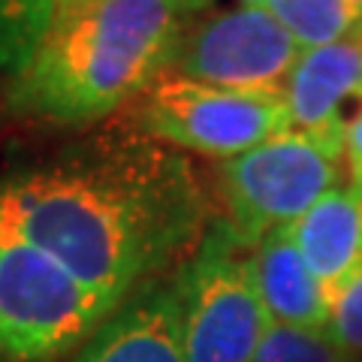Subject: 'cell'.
I'll use <instances>...</instances> for the list:
<instances>
[{
	"instance_id": "obj_1",
	"label": "cell",
	"mask_w": 362,
	"mask_h": 362,
	"mask_svg": "<svg viewBox=\"0 0 362 362\" xmlns=\"http://www.w3.org/2000/svg\"><path fill=\"white\" fill-rule=\"evenodd\" d=\"M202 223L194 166L142 130L103 133L0 175V233L118 302L197 251Z\"/></svg>"
},
{
	"instance_id": "obj_2",
	"label": "cell",
	"mask_w": 362,
	"mask_h": 362,
	"mask_svg": "<svg viewBox=\"0 0 362 362\" xmlns=\"http://www.w3.org/2000/svg\"><path fill=\"white\" fill-rule=\"evenodd\" d=\"M181 16L169 0H54L30 64L6 85V109L52 127L115 115L169 73Z\"/></svg>"
},
{
	"instance_id": "obj_3",
	"label": "cell",
	"mask_w": 362,
	"mask_h": 362,
	"mask_svg": "<svg viewBox=\"0 0 362 362\" xmlns=\"http://www.w3.org/2000/svg\"><path fill=\"white\" fill-rule=\"evenodd\" d=\"M124 302L58 259L0 233V359L49 362L85 344Z\"/></svg>"
},
{
	"instance_id": "obj_4",
	"label": "cell",
	"mask_w": 362,
	"mask_h": 362,
	"mask_svg": "<svg viewBox=\"0 0 362 362\" xmlns=\"http://www.w3.org/2000/svg\"><path fill=\"white\" fill-rule=\"evenodd\" d=\"M344 148L302 133H281L221 166L226 230L242 247L299 221L338 187Z\"/></svg>"
},
{
	"instance_id": "obj_5",
	"label": "cell",
	"mask_w": 362,
	"mask_h": 362,
	"mask_svg": "<svg viewBox=\"0 0 362 362\" xmlns=\"http://www.w3.org/2000/svg\"><path fill=\"white\" fill-rule=\"evenodd\" d=\"M175 290L185 362L254 359L272 323L254 290L247 257H242V245L226 226L199 242Z\"/></svg>"
},
{
	"instance_id": "obj_6",
	"label": "cell",
	"mask_w": 362,
	"mask_h": 362,
	"mask_svg": "<svg viewBox=\"0 0 362 362\" xmlns=\"http://www.w3.org/2000/svg\"><path fill=\"white\" fill-rule=\"evenodd\" d=\"M139 130L175 151L239 157L290 130L284 94L223 90L163 76L142 94Z\"/></svg>"
},
{
	"instance_id": "obj_7",
	"label": "cell",
	"mask_w": 362,
	"mask_h": 362,
	"mask_svg": "<svg viewBox=\"0 0 362 362\" xmlns=\"http://www.w3.org/2000/svg\"><path fill=\"white\" fill-rule=\"evenodd\" d=\"M299 54L296 40L266 6H235L181 33L166 76L245 94H281Z\"/></svg>"
},
{
	"instance_id": "obj_8",
	"label": "cell",
	"mask_w": 362,
	"mask_h": 362,
	"mask_svg": "<svg viewBox=\"0 0 362 362\" xmlns=\"http://www.w3.org/2000/svg\"><path fill=\"white\" fill-rule=\"evenodd\" d=\"M290 130L341 145L362 109V30L299 54L284 85Z\"/></svg>"
},
{
	"instance_id": "obj_9",
	"label": "cell",
	"mask_w": 362,
	"mask_h": 362,
	"mask_svg": "<svg viewBox=\"0 0 362 362\" xmlns=\"http://www.w3.org/2000/svg\"><path fill=\"white\" fill-rule=\"evenodd\" d=\"M73 362H185L175 284L118 308L82 344Z\"/></svg>"
},
{
	"instance_id": "obj_10",
	"label": "cell",
	"mask_w": 362,
	"mask_h": 362,
	"mask_svg": "<svg viewBox=\"0 0 362 362\" xmlns=\"http://www.w3.org/2000/svg\"><path fill=\"white\" fill-rule=\"evenodd\" d=\"M254 290L269 314V323L278 326H308L326 329L329 299L314 272L302 259L299 247L293 245L287 226L269 233L247 254Z\"/></svg>"
},
{
	"instance_id": "obj_11",
	"label": "cell",
	"mask_w": 362,
	"mask_h": 362,
	"mask_svg": "<svg viewBox=\"0 0 362 362\" xmlns=\"http://www.w3.org/2000/svg\"><path fill=\"white\" fill-rule=\"evenodd\" d=\"M302 259L329 293L362 263V194L335 187L287 226Z\"/></svg>"
},
{
	"instance_id": "obj_12",
	"label": "cell",
	"mask_w": 362,
	"mask_h": 362,
	"mask_svg": "<svg viewBox=\"0 0 362 362\" xmlns=\"http://www.w3.org/2000/svg\"><path fill=\"white\" fill-rule=\"evenodd\" d=\"M266 9L302 52L320 49L362 30V9L347 0H269Z\"/></svg>"
},
{
	"instance_id": "obj_13",
	"label": "cell",
	"mask_w": 362,
	"mask_h": 362,
	"mask_svg": "<svg viewBox=\"0 0 362 362\" xmlns=\"http://www.w3.org/2000/svg\"><path fill=\"white\" fill-rule=\"evenodd\" d=\"M54 0H0V76L16 78L42 40Z\"/></svg>"
},
{
	"instance_id": "obj_14",
	"label": "cell",
	"mask_w": 362,
	"mask_h": 362,
	"mask_svg": "<svg viewBox=\"0 0 362 362\" xmlns=\"http://www.w3.org/2000/svg\"><path fill=\"white\" fill-rule=\"evenodd\" d=\"M251 362H350L326 329L272 323Z\"/></svg>"
},
{
	"instance_id": "obj_15",
	"label": "cell",
	"mask_w": 362,
	"mask_h": 362,
	"mask_svg": "<svg viewBox=\"0 0 362 362\" xmlns=\"http://www.w3.org/2000/svg\"><path fill=\"white\" fill-rule=\"evenodd\" d=\"M326 335L350 362H362V263L329 293Z\"/></svg>"
},
{
	"instance_id": "obj_16",
	"label": "cell",
	"mask_w": 362,
	"mask_h": 362,
	"mask_svg": "<svg viewBox=\"0 0 362 362\" xmlns=\"http://www.w3.org/2000/svg\"><path fill=\"white\" fill-rule=\"evenodd\" d=\"M344 163L347 175L356 194H362V109L356 112V118L350 121V127L344 133Z\"/></svg>"
},
{
	"instance_id": "obj_17",
	"label": "cell",
	"mask_w": 362,
	"mask_h": 362,
	"mask_svg": "<svg viewBox=\"0 0 362 362\" xmlns=\"http://www.w3.org/2000/svg\"><path fill=\"white\" fill-rule=\"evenodd\" d=\"M178 13H197V9H206L211 0H169Z\"/></svg>"
},
{
	"instance_id": "obj_18",
	"label": "cell",
	"mask_w": 362,
	"mask_h": 362,
	"mask_svg": "<svg viewBox=\"0 0 362 362\" xmlns=\"http://www.w3.org/2000/svg\"><path fill=\"white\" fill-rule=\"evenodd\" d=\"M269 0H242V6H266Z\"/></svg>"
},
{
	"instance_id": "obj_19",
	"label": "cell",
	"mask_w": 362,
	"mask_h": 362,
	"mask_svg": "<svg viewBox=\"0 0 362 362\" xmlns=\"http://www.w3.org/2000/svg\"><path fill=\"white\" fill-rule=\"evenodd\" d=\"M347 4H354L356 9H362V0H347Z\"/></svg>"
}]
</instances>
